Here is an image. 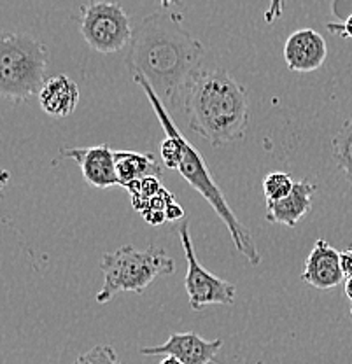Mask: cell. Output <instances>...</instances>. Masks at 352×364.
<instances>
[{
	"instance_id": "4fadbf2b",
	"label": "cell",
	"mask_w": 352,
	"mask_h": 364,
	"mask_svg": "<svg viewBox=\"0 0 352 364\" xmlns=\"http://www.w3.org/2000/svg\"><path fill=\"white\" fill-rule=\"evenodd\" d=\"M116 173L119 186L128 188L146 177H160L161 168L160 163L149 153L116 151Z\"/></svg>"
},
{
	"instance_id": "7a4b0ae2",
	"label": "cell",
	"mask_w": 352,
	"mask_h": 364,
	"mask_svg": "<svg viewBox=\"0 0 352 364\" xmlns=\"http://www.w3.org/2000/svg\"><path fill=\"white\" fill-rule=\"evenodd\" d=\"M179 109L189 130L214 147L242 140L249 128L247 91L219 67L203 65L193 75Z\"/></svg>"
},
{
	"instance_id": "ba28073f",
	"label": "cell",
	"mask_w": 352,
	"mask_h": 364,
	"mask_svg": "<svg viewBox=\"0 0 352 364\" xmlns=\"http://www.w3.org/2000/svg\"><path fill=\"white\" fill-rule=\"evenodd\" d=\"M62 158H70L81 168L82 177L97 189L119 186L116 173V151L102 144L92 147H72L60 151Z\"/></svg>"
},
{
	"instance_id": "ffe728a7",
	"label": "cell",
	"mask_w": 352,
	"mask_h": 364,
	"mask_svg": "<svg viewBox=\"0 0 352 364\" xmlns=\"http://www.w3.org/2000/svg\"><path fill=\"white\" fill-rule=\"evenodd\" d=\"M165 215L166 221H179V219L184 218V208L177 202H172L165 208Z\"/></svg>"
},
{
	"instance_id": "7402d4cb",
	"label": "cell",
	"mask_w": 352,
	"mask_h": 364,
	"mask_svg": "<svg viewBox=\"0 0 352 364\" xmlns=\"http://www.w3.org/2000/svg\"><path fill=\"white\" fill-rule=\"evenodd\" d=\"M340 259H342V270L346 273V279L352 277V247L340 252Z\"/></svg>"
},
{
	"instance_id": "52a82bcc",
	"label": "cell",
	"mask_w": 352,
	"mask_h": 364,
	"mask_svg": "<svg viewBox=\"0 0 352 364\" xmlns=\"http://www.w3.org/2000/svg\"><path fill=\"white\" fill-rule=\"evenodd\" d=\"M223 348V340H203L196 333H174L165 343L156 347H142V355H169L183 364H210L219 363L218 352Z\"/></svg>"
},
{
	"instance_id": "5b68a950",
	"label": "cell",
	"mask_w": 352,
	"mask_h": 364,
	"mask_svg": "<svg viewBox=\"0 0 352 364\" xmlns=\"http://www.w3.org/2000/svg\"><path fill=\"white\" fill-rule=\"evenodd\" d=\"M81 36L93 51L112 55L130 46L134 26L117 2H90L81 6Z\"/></svg>"
},
{
	"instance_id": "7c38bea8",
	"label": "cell",
	"mask_w": 352,
	"mask_h": 364,
	"mask_svg": "<svg viewBox=\"0 0 352 364\" xmlns=\"http://www.w3.org/2000/svg\"><path fill=\"white\" fill-rule=\"evenodd\" d=\"M41 109L51 117H67L75 111L79 104V88L69 75L49 77L39 93Z\"/></svg>"
},
{
	"instance_id": "5bb4252c",
	"label": "cell",
	"mask_w": 352,
	"mask_h": 364,
	"mask_svg": "<svg viewBox=\"0 0 352 364\" xmlns=\"http://www.w3.org/2000/svg\"><path fill=\"white\" fill-rule=\"evenodd\" d=\"M333 161L346 173L352 188V117L342 124L338 134L331 140Z\"/></svg>"
},
{
	"instance_id": "9a60e30c",
	"label": "cell",
	"mask_w": 352,
	"mask_h": 364,
	"mask_svg": "<svg viewBox=\"0 0 352 364\" xmlns=\"http://www.w3.org/2000/svg\"><path fill=\"white\" fill-rule=\"evenodd\" d=\"M294 188V181L286 172H272L263 179V193L267 202H279L291 195Z\"/></svg>"
},
{
	"instance_id": "603a6c76",
	"label": "cell",
	"mask_w": 352,
	"mask_h": 364,
	"mask_svg": "<svg viewBox=\"0 0 352 364\" xmlns=\"http://www.w3.org/2000/svg\"><path fill=\"white\" fill-rule=\"evenodd\" d=\"M346 296L352 301V277L346 279Z\"/></svg>"
},
{
	"instance_id": "cb8c5ba5",
	"label": "cell",
	"mask_w": 352,
	"mask_h": 364,
	"mask_svg": "<svg viewBox=\"0 0 352 364\" xmlns=\"http://www.w3.org/2000/svg\"><path fill=\"white\" fill-rule=\"evenodd\" d=\"M160 364H183L181 361H177L176 358H169V355H166V358L164 359V361H161Z\"/></svg>"
},
{
	"instance_id": "9c48e42d",
	"label": "cell",
	"mask_w": 352,
	"mask_h": 364,
	"mask_svg": "<svg viewBox=\"0 0 352 364\" xmlns=\"http://www.w3.org/2000/svg\"><path fill=\"white\" fill-rule=\"evenodd\" d=\"M328 46L324 37L314 28H300L287 37L284 44V60L293 72H314L326 62Z\"/></svg>"
},
{
	"instance_id": "6da1fadb",
	"label": "cell",
	"mask_w": 352,
	"mask_h": 364,
	"mask_svg": "<svg viewBox=\"0 0 352 364\" xmlns=\"http://www.w3.org/2000/svg\"><path fill=\"white\" fill-rule=\"evenodd\" d=\"M206 46L183 26V16L161 11L134 26L124 63L149 82L166 109L176 111L188 82L206 65Z\"/></svg>"
},
{
	"instance_id": "30bf717a",
	"label": "cell",
	"mask_w": 352,
	"mask_h": 364,
	"mask_svg": "<svg viewBox=\"0 0 352 364\" xmlns=\"http://www.w3.org/2000/svg\"><path fill=\"white\" fill-rule=\"evenodd\" d=\"M302 280L316 289H333L342 280H346V273L342 270L340 252L328 244L324 238L314 244V249L305 259V270L302 273Z\"/></svg>"
},
{
	"instance_id": "2e32d148",
	"label": "cell",
	"mask_w": 352,
	"mask_h": 364,
	"mask_svg": "<svg viewBox=\"0 0 352 364\" xmlns=\"http://www.w3.org/2000/svg\"><path fill=\"white\" fill-rule=\"evenodd\" d=\"M127 189L130 191L134 207L137 208V212H141L144 205L149 202L153 196H156L164 188H161L160 179H158V177H146V179L130 184Z\"/></svg>"
},
{
	"instance_id": "277c9868",
	"label": "cell",
	"mask_w": 352,
	"mask_h": 364,
	"mask_svg": "<svg viewBox=\"0 0 352 364\" xmlns=\"http://www.w3.org/2000/svg\"><path fill=\"white\" fill-rule=\"evenodd\" d=\"M49 53L30 33H4L0 43V91L14 102H28L46 85Z\"/></svg>"
},
{
	"instance_id": "e0dca14e",
	"label": "cell",
	"mask_w": 352,
	"mask_h": 364,
	"mask_svg": "<svg viewBox=\"0 0 352 364\" xmlns=\"http://www.w3.org/2000/svg\"><path fill=\"white\" fill-rule=\"evenodd\" d=\"M74 364H123L117 358L114 347L111 345H104V343H98L95 347L86 350L85 354L79 355L75 359Z\"/></svg>"
},
{
	"instance_id": "44dd1931",
	"label": "cell",
	"mask_w": 352,
	"mask_h": 364,
	"mask_svg": "<svg viewBox=\"0 0 352 364\" xmlns=\"http://www.w3.org/2000/svg\"><path fill=\"white\" fill-rule=\"evenodd\" d=\"M142 218L151 226H161L166 221L165 212H146V214H142Z\"/></svg>"
},
{
	"instance_id": "d4e9b609",
	"label": "cell",
	"mask_w": 352,
	"mask_h": 364,
	"mask_svg": "<svg viewBox=\"0 0 352 364\" xmlns=\"http://www.w3.org/2000/svg\"><path fill=\"white\" fill-rule=\"evenodd\" d=\"M351 316H352V309H351Z\"/></svg>"
},
{
	"instance_id": "3957f363",
	"label": "cell",
	"mask_w": 352,
	"mask_h": 364,
	"mask_svg": "<svg viewBox=\"0 0 352 364\" xmlns=\"http://www.w3.org/2000/svg\"><path fill=\"white\" fill-rule=\"evenodd\" d=\"M100 270L104 273V286L95 299L97 303H107L119 293L144 294L158 275H172L176 272V261L156 245L147 249L121 245L114 252L102 256Z\"/></svg>"
},
{
	"instance_id": "d6986e66",
	"label": "cell",
	"mask_w": 352,
	"mask_h": 364,
	"mask_svg": "<svg viewBox=\"0 0 352 364\" xmlns=\"http://www.w3.org/2000/svg\"><path fill=\"white\" fill-rule=\"evenodd\" d=\"M328 30L331 33H338L343 39H352V16L342 23H328Z\"/></svg>"
},
{
	"instance_id": "8992f818",
	"label": "cell",
	"mask_w": 352,
	"mask_h": 364,
	"mask_svg": "<svg viewBox=\"0 0 352 364\" xmlns=\"http://www.w3.org/2000/svg\"><path fill=\"white\" fill-rule=\"evenodd\" d=\"M181 245H183L184 256H186L188 273L184 280V287L189 298V306L196 312L206 309L207 305H233L237 286L221 277L214 275L200 264L193 247L191 233H189V223H183L179 228Z\"/></svg>"
},
{
	"instance_id": "8fae6325",
	"label": "cell",
	"mask_w": 352,
	"mask_h": 364,
	"mask_svg": "<svg viewBox=\"0 0 352 364\" xmlns=\"http://www.w3.org/2000/svg\"><path fill=\"white\" fill-rule=\"evenodd\" d=\"M316 186L309 181H297L289 196L279 202H267V221L294 228L304 215L312 210Z\"/></svg>"
},
{
	"instance_id": "ac0fdd59",
	"label": "cell",
	"mask_w": 352,
	"mask_h": 364,
	"mask_svg": "<svg viewBox=\"0 0 352 364\" xmlns=\"http://www.w3.org/2000/svg\"><path fill=\"white\" fill-rule=\"evenodd\" d=\"M331 11L336 18H338L340 23L349 20L352 16V2H347V0H338V2L331 4Z\"/></svg>"
}]
</instances>
